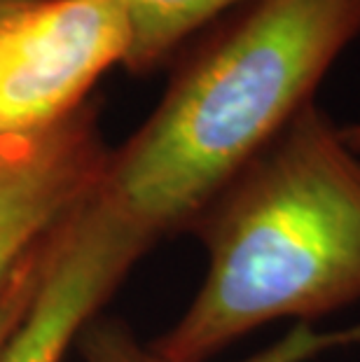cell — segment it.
<instances>
[{"mask_svg": "<svg viewBox=\"0 0 360 362\" xmlns=\"http://www.w3.org/2000/svg\"><path fill=\"white\" fill-rule=\"evenodd\" d=\"M132 26L124 68L136 75L157 71L185 40L225 12L250 0H117Z\"/></svg>", "mask_w": 360, "mask_h": 362, "instance_id": "7", "label": "cell"}, {"mask_svg": "<svg viewBox=\"0 0 360 362\" xmlns=\"http://www.w3.org/2000/svg\"><path fill=\"white\" fill-rule=\"evenodd\" d=\"M82 362H173L139 341L129 325L120 320H89L75 339ZM360 344V322L342 329H313L309 322H295L279 341L252 353L241 362H306L327 351Z\"/></svg>", "mask_w": 360, "mask_h": 362, "instance_id": "6", "label": "cell"}, {"mask_svg": "<svg viewBox=\"0 0 360 362\" xmlns=\"http://www.w3.org/2000/svg\"><path fill=\"white\" fill-rule=\"evenodd\" d=\"M129 49L117 0H26L0 21V136L68 117Z\"/></svg>", "mask_w": 360, "mask_h": 362, "instance_id": "3", "label": "cell"}, {"mask_svg": "<svg viewBox=\"0 0 360 362\" xmlns=\"http://www.w3.org/2000/svg\"><path fill=\"white\" fill-rule=\"evenodd\" d=\"M52 234L45 238L33 252H28V255L19 262V267L14 269L10 274V279L0 288V351L5 349V344L10 341L14 329L21 325V320L26 318L30 304H33V297L45 272V259H47V245H50Z\"/></svg>", "mask_w": 360, "mask_h": 362, "instance_id": "8", "label": "cell"}, {"mask_svg": "<svg viewBox=\"0 0 360 362\" xmlns=\"http://www.w3.org/2000/svg\"><path fill=\"white\" fill-rule=\"evenodd\" d=\"M206 276L150 344L204 362L274 320L309 322L360 302V155L313 101L190 225Z\"/></svg>", "mask_w": 360, "mask_h": 362, "instance_id": "2", "label": "cell"}, {"mask_svg": "<svg viewBox=\"0 0 360 362\" xmlns=\"http://www.w3.org/2000/svg\"><path fill=\"white\" fill-rule=\"evenodd\" d=\"M360 37V0H250L185 57L150 117L110 150L98 197L155 245L306 105Z\"/></svg>", "mask_w": 360, "mask_h": 362, "instance_id": "1", "label": "cell"}, {"mask_svg": "<svg viewBox=\"0 0 360 362\" xmlns=\"http://www.w3.org/2000/svg\"><path fill=\"white\" fill-rule=\"evenodd\" d=\"M26 0H0V21H3L12 10H17L19 5H24Z\"/></svg>", "mask_w": 360, "mask_h": 362, "instance_id": "10", "label": "cell"}, {"mask_svg": "<svg viewBox=\"0 0 360 362\" xmlns=\"http://www.w3.org/2000/svg\"><path fill=\"white\" fill-rule=\"evenodd\" d=\"M342 134L347 143L360 155V122H351V124H342Z\"/></svg>", "mask_w": 360, "mask_h": 362, "instance_id": "9", "label": "cell"}, {"mask_svg": "<svg viewBox=\"0 0 360 362\" xmlns=\"http://www.w3.org/2000/svg\"><path fill=\"white\" fill-rule=\"evenodd\" d=\"M152 245L98 192L54 229L33 304L0 362H61L71 344Z\"/></svg>", "mask_w": 360, "mask_h": 362, "instance_id": "4", "label": "cell"}, {"mask_svg": "<svg viewBox=\"0 0 360 362\" xmlns=\"http://www.w3.org/2000/svg\"><path fill=\"white\" fill-rule=\"evenodd\" d=\"M108 155L91 101L52 127L0 136V288L96 194Z\"/></svg>", "mask_w": 360, "mask_h": 362, "instance_id": "5", "label": "cell"}]
</instances>
